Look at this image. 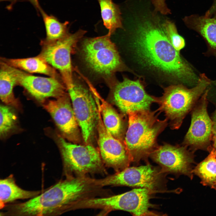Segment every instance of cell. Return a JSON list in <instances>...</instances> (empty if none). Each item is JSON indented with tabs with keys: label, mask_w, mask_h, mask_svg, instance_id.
Instances as JSON below:
<instances>
[{
	"label": "cell",
	"mask_w": 216,
	"mask_h": 216,
	"mask_svg": "<svg viewBox=\"0 0 216 216\" xmlns=\"http://www.w3.org/2000/svg\"><path fill=\"white\" fill-rule=\"evenodd\" d=\"M93 90H92L93 95L104 126L113 136L122 141L123 125L120 116L110 105Z\"/></svg>",
	"instance_id": "obj_17"
},
{
	"label": "cell",
	"mask_w": 216,
	"mask_h": 216,
	"mask_svg": "<svg viewBox=\"0 0 216 216\" xmlns=\"http://www.w3.org/2000/svg\"><path fill=\"white\" fill-rule=\"evenodd\" d=\"M160 168L149 164L127 167L112 175L98 179L100 186H127L148 189L154 193L163 191L165 185L164 174Z\"/></svg>",
	"instance_id": "obj_8"
},
{
	"label": "cell",
	"mask_w": 216,
	"mask_h": 216,
	"mask_svg": "<svg viewBox=\"0 0 216 216\" xmlns=\"http://www.w3.org/2000/svg\"><path fill=\"white\" fill-rule=\"evenodd\" d=\"M58 137L65 177L107 174L98 149L89 144L79 145Z\"/></svg>",
	"instance_id": "obj_5"
},
{
	"label": "cell",
	"mask_w": 216,
	"mask_h": 216,
	"mask_svg": "<svg viewBox=\"0 0 216 216\" xmlns=\"http://www.w3.org/2000/svg\"><path fill=\"white\" fill-rule=\"evenodd\" d=\"M17 84L16 79L5 62L1 60L0 70V97L3 102L15 107L19 106L17 99L14 96L13 89Z\"/></svg>",
	"instance_id": "obj_21"
},
{
	"label": "cell",
	"mask_w": 216,
	"mask_h": 216,
	"mask_svg": "<svg viewBox=\"0 0 216 216\" xmlns=\"http://www.w3.org/2000/svg\"><path fill=\"white\" fill-rule=\"evenodd\" d=\"M184 20L188 26L201 35L216 53V19L192 15Z\"/></svg>",
	"instance_id": "obj_19"
},
{
	"label": "cell",
	"mask_w": 216,
	"mask_h": 216,
	"mask_svg": "<svg viewBox=\"0 0 216 216\" xmlns=\"http://www.w3.org/2000/svg\"><path fill=\"white\" fill-rule=\"evenodd\" d=\"M0 134L4 137L15 128L17 117L13 109L9 106L1 105Z\"/></svg>",
	"instance_id": "obj_25"
},
{
	"label": "cell",
	"mask_w": 216,
	"mask_h": 216,
	"mask_svg": "<svg viewBox=\"0 0 216 216\" xmlns=\"http://www.w3.org/2000/svg\"><path fill=\"white\" fill-rule=\"evenodd\" d=\"M40 191L26 190L19 187L14 178L10 176L0 181L1 208L7 203L20 199H31L40 194Z\"/></svg>",
	"instance_id": "obj_20"
},
{
	"label": "cell",
	"mask_w": 216,
	"mask_h": 216,
	"mask_svg": "<svg viewBox=\"0 0 216 216\" xmlns=\"http://www.w3.org/2000/svg\"><path fill=\"white\" fill-rule=\"evenodd\" d=\"M98 107V150L105 166L118 172L128 167L132 161L124 142L113 136L105 128Z\"/></svg>",
	"instance_id": "obj_14"
},
{
	"label": "cell",
	"mask_w": 216,
	"mask_h": 216,
	"mask_svg": "<svg viewBox=\"0 0 216 216\" xmlns=\"http://www.w3.org/2000/svg\"><path fill=\"white\" fill-rule=\"evenodd\" d=\"M86 31L80 29L73 34L68 33L56 41L43 42L39 55L48 64L60 72L66 88L73 83L71 55L79 40Z\"/></svg>",
	"instance_id": "obj_9"
},
{
	"label": "cell",
	"mask_w": 216,
	"mask_h": 216,
	"mask_svg": "<svg viewBox=\"0 0 216 216\" xmlns=\"http://www.w3.org/2000/svg\"><path fill=\"white\" fill-rule=\"evenodd\" d=\"M17 0H13V1H16ZM30 2L36 8V9L39 11L40 12L41 8L39 5L38 0H26Z\"/></svg>",
	"instance_id": "obj_30"
},
{
	"label": "cell",
	"mask_w": 216,
	"mask_h": 216,
	"mask_svg": "<svg viewBox=\"0 0 216 216\" xmlns=\"http://www.w3.org/2000/svg\"><path fill=\"white\" fill-rule=\"evenodd\" d=\"M152 0L156 11L165 15L170 13V10L166 6L165 0Z\"/></svg>",
	"instance_id": "obj_27"
},
{
	"label": "cell",
	"mask_w": 216,
	"mask_h": 216,
	"mask_svg": "<svg viewBox=\"0 0 216 216\" xmlns=\"http://www.w3.org/2000/svg\"><path fill=\"white\" fill-rule=\"evenodd\" d=\"M209 154L193 170V173L201 179L204 186L216 190V149L213 147Z\"/></svg>",
	"instance_id": "obj_22"
},
{
	"label": "cell",
	"mask_w": 216,
	"mask_h": 216,
	"mask_svg": "<svg viewBox=\"0 0 216 216\" xmlns=\"http://www.w3.org/2000/svg\"><path fill=\"white\" fill-rule=\"evenodd\" d=\"M188 148L183 145L172 146L165 144L158 146L150 156L160 166L164 173L184 175L192 179L194 152Z\"/></svg>",
	"instance_id": "obj_13"
},
{
	"label": "cell",
	"mask_w": 216,
	"mask_h": 216,
	"mask_svg": "<svg viewBox=\"0 0 216 216\" xmlns=\"http://www.w3.org/2000/svg\"><path fill=\"white\" fill-rule=\"evenodd\" d=\"M208 92L206 90L191 110L190 125L183 142L194 152L198 149L209 152L212 147L213 122L207 110Z\"/></svg>",
	"instance_id": "obj_11"
},
{
	"label": "cell",
	"mask_w": 216,
	"mask_h": 216,
	"mask_svg": "<svg viewBox=\"0 0 216 216\" xmlns=\"http://www.w3.org/2000/svg\"><path fill=\"white\" fill-rule=\"evenodd\" d=\"M111 34H106L83 40L82 53L87 65L94 72L103 77H110L116 72L123 70L125 67Z\"/></svg>",
	"instance_id": "obj_6"
},
{
	"label": "cell",
	"mask_w": 216,
	"mask_h": 216,
	"mask_svg": "<svg viewBox=\"0 0 216 216\" xmlns=\"http://www.w3.org/2000/svg\"><path fill=\"white\" fill-rule=\"evenodd\" d=\"M40 12L44 23L46 38L44 41L52 42L59 39L68 33V21L64 23L60 22L55 17L49 15L42 9Z\"/></svg>",
	"instance_id": "obj_24"
},
{
	"label": "cell",
	"mask_w": 216,
	"mask_h": 216,
	"mask_svg": "<svg viewBox=\"0 0 216 216\" xmlns=\"http://www.w3.org/2000/svg\"><path fill=\"white\" fill-rule=\"evenodd\" d=\"M112 91L115 104L122 112L128 114L149 110L152 103L158 101V98L147 93L139 80H131L124 77L122 81L115 82Z\"/></svg>",
	"instance_id": "obj_12"
},
{
	"label": "cell",
	"mask_w": 216,
	"mask_h": 216,
	"mask_svg": "<svg viewBox=\"0 0 216 216\" xmlns=\"http://www.w3.org/2000/svg\"><path fill=\"white\" fill-rule=\"evenodd\" d=\"M99 188L95 178L86 176L66 177L45 192L24 202L8 206L10 215H60L73 203L96 196Z\"/></svg>",
	"instance_id": "obj_2"
},
{
	"label": "cell",
	"mask_w": 216,
	"mask_h": 216,
	"mask_svg": "<svg viewBox=\"0 0 216 216\" xmlns=\"http://www.w3.org/2000/svg\"><path fill=\"white\" fill-rule=\"evenodd\" d=\"M205 16L207 17L216 19V0L209 10L206 13Z\"/></svg>",
	"instance_id": "obj_29"
},
{
	"label": "cell",
	"mask_w": 216,
	"mask_h": 216,
	"mask_svg": "<svg viewBox=\"0 0 216 216\" xmlns=\"http://www.w3.org/2000/svg\"><path fill=\"white\" fill-rule=\"evenodd\" d=\"M162 26L173 47L179 52L184 47L185 41L184 38L178 33L175 24L167 20L163 24Z\"/></svg>",
	"instance_id": "obj_26"
},
{
	"label": "cell",
	"mask_w": 216,
	"mask_h": 216,
	"mask_svg": "<svg viewBox=\"0 0 216 216\" xmlns=\"http://www.w3.org/2000/svg\"><path fill=\"white\" fill-rule=\"evenodd\" d=\"M43 106L51 115L64 137L72 142H79L80 127L69 95L66 94L55 100H49Z\"/></svg>",
	"instance_id": "obj_16"
},
{
	"label": "cell",
	"mask_w": 216,
	"mask_h": 216,
	"mask_svg": "<svg viewBox=\"0 0 216 216\" xmlns=\"http://www.w3.org/2000/svg\"><path fill=\"white\" fill-rule=\"evenodd\" d=\"M212 119L213 122L212 141L213 147L216 149V107L213 113Z\"/></svg>",
	"instance_id": "obj_28"
},
{
	"label": "cell",
	"mask_w": 216,
	"mask_h": 216,
	"mask_svg": "<svg viewBox=\"0 0 216 216\" xmlns=\"http://www.w3.org/2000/svg\"><path fill=\"white\" fill-rule=\"evenodd\" d=\"M155 111L142 110L128 114V126L124 143L132 161L146 159L158 147V135L167 124L160 120Z\"/></svg>",
	"instance_id": "obj_3"
},
{
	"label": "cell",
	"mask_w": 216,
	"mask_h": 216,
	"mask_svg": "<svg viewBox=\"0 0 216 216\" xmlns=\"http://www.w3.org/2000/svg\"><path fill=\"white\" fill-rule=\"evenodd\" d=\"M211 83L204 74L199 77L197 84L191 88L182 84L172 85L164 89L158 98V111L163 112L172 129H178L187 115L192 110Z\"/></svg>",
	"instance_id": "obj_4"
},
{
	"label": "cell",
	"mask_w": 216,
	"mask_h": 216,
	"mask_svg": "<svg viewBox=\"0 0 216 216\" xmlns=\"http://www.w3.org/2000/svg\"><path fill=\"white\" fill-rule=\"evenodd\" d=\"M132 46L144 65L181 84H197L199 77L173 47L162 26L148 20L140 23Z\"/></svg>",
	"instance_id": "obj_1"
},
{
	"label": "cell",
	"mask_w": 216,
	"mask_h": 216,
	"mask_svg": "<svg viewBox=\"0 0 216 216\" xmlns=\"http://www.w3.org/2000/svg\"><path fill=\"white\" fill-rule=\"evenodd\" d=\"M8 65L15 76L17 84L40 101L43 102L49 97L57 98L66 94L65 87L59 78L33 76Z\"/></svg>",
	"instance_id": "obj_15"
},
{
	"label": "cell",
	"mask_w": 216,
	"mask_h": 216,
	"mask_svg": "<svg viewBox=\"0 0 216 216\" xmlns=\"http://www.w3.org/2000/svg\"><path fill=\"white\" fill-rule=\"evenodd\" d=\"M104 24L112 35L118 28H123L121 13L118 6L112 0H97Z\"/></svg>",
	"instance_id": "obj_23"
},
{
	"label": "cell",
	"mask_w": 216,
	"mask_h": 216,
	"mask_svg": "<svg viewBox=\"0 0 216 216\" xmlns=\"http://www.w3.org/2000/svg\"><path fill=\"white\" fill-rule=\"evenodd\" d=\"M8 64L31 73L43 74L49 76L59 78L55 69L39 56L22 58H2Z\"/></svg>",
	"instance_id": "obj_18"
},
{
	"label": "cell",
	"mask_w": 216,
	"mask_h": 216,
	"mask_svg": "<svg viewBox=\"0 0 216 216\" xmlns=\"http://www.w3.org/2000/svg\"><path fill=\"white\" fill-rule=\"evenodd\" d=\"M67 89L83 139L87 144L97 124L98 108L95 98L83 85L74 80L73 85Z\"/></svg>",
	"instance_id": "obj_10"
},
{
	"label": "cell",
	"mask_w": 216,
	"mask_h": 216,
	"mask_svg": "<svg viewBox=\"0 0 216 216\" xmlns=\"http://www.w3.org/2000/svg\"><path fill=\"white\" fill-rule=\"evenodd\" d=\"M152 193L148 189L136 188L117 195L88 198L83 201L82 206L85 209H101L105 214L120 210L135 216L156 215L149 210L152 207L149 200Z\"/></svg>",
	"instance_id": "obj_7"
}]
</instances>
